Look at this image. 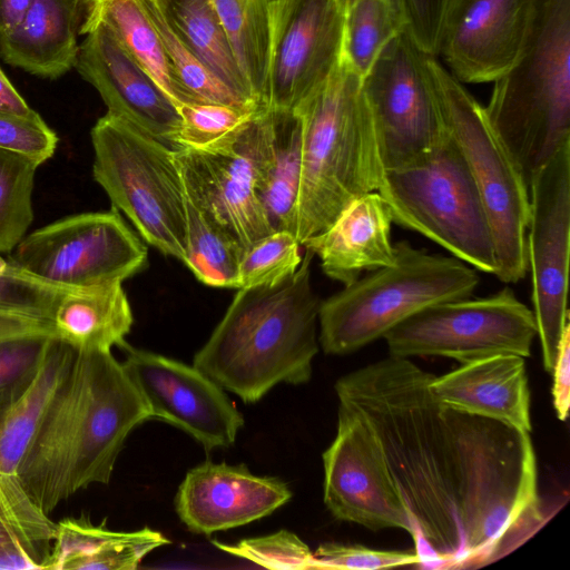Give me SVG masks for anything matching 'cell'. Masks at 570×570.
Here are the masks:
<instances>
[{
  "instance_id": "1",
  "label": "cell",
  "mask_w": 570,
  "mask_h": 570,
  "mask_svg": "<svg viewBox=\"0 0 570 570\" xmlns=\"http://www.w3.org/2000/svg\"><path fill=\"white\" fill-rule=\"evenodd\" d=\"M432 377L410 358L390 355L341 376L334 387L377 442L412 518L421 566L463 568L459 412L432 395Z\"/></svg>"
},
{
  "instance_id": "2",
  "label": "cell",
  "mask_w": 570,
  "mask_h": 570,
  "mask_svg": "<svg viewBox=\"0 0 570 570\" xmlns=\"http://www.w3.org/2000/svg\"><path fill=\"white\" fill-rule=\"evenodd\" d=\"M150 419L111 351H76L18 469L26 491L49 514L79 490L109 483L129 433Z\"/></svg>"
},
{
  "instance_id": "3",
  "label": "cell",
  "mask_w": 570,
  "mask_h": 570,
  "mask_svg": "<svg viewBox=\"0 0 570 570\" xmlns=\"http://www.w3.org/2000/svg\"><path fill=\"white\" fill-rule=\"evenodd\" d=\"M313 256L306 248L295 273L276 285L238 288L193 365L245 403L279 383H307L320 345Z\"/></svg>"
},
{
  "instance_id": "4",
  "label": "cell",
  "mask_w": 570,
  "mask_h": 570,
  "mask_svg": "<svg viewBox=\"0 0 570 570\" xmlns=\"http://www.w3.org/2000/svg\"><path fill=\"white\" fill-rule=\"evenodd\" d=\"M293 111L302 127L296 227L302 245L354 199L376 191L384 169L362 77L343 59Z\"/></svg>"
},
{
  "instance_id": "5",
  "label": "cell",
  "mask_w": 570,
  "mask_h": 570,
  "mask_svg": "<svg viewBox=\"0 0 570 570\" xmlns=\"http://www.w3.org/2000/svg\"><path fill=\"white\" fill-rule=\"evenodd\" d=\"M484 111L529 186L570 139V0H538L525 47Z\"/></svg>"
},
{
  "instance_id": "6",
  "label": "cell",
  "mask_w": 570,
  "mask_h": 570,
  "mask_svg": "<svg viewBox=\"0 0 570 570\" xmlns=\"http://www.w3.org/2000/svg\"><path fill=\"white\" fill-rule=\"evenodd\" d=\"M394 248L391 265L321 302L318 343L324 353H353L426 307L470 297L479 285L476 271L454 256L430 254L407 242Z\"/></svg>"
},
{
  "instance_id": "7",
  "label": "cell",
  "mask_w": 570,
  "mask_h": 570,
  "mask_svg": "<svg viewBox=\"0 0 570 570\" xmlns=\"http://www.w3.org/2000/svg\"><path fill=\"white\" fill-rule=\"evenodd\" d=\"M376 191L393 223L420 233L475 269L495 274L484 206L461 150L445 129L415 161L384 170Z\"/></svg>"
},
{
  "instance_id": "8",
  "label": "cell",
  "mask_w": 570,
  "mask_h": 570,
  "mask_svg": "<svg viewBox=\"0 0 570 570\" xmlns=\"http://www.w3.org/2000/svg\"><path fill=\"white\" fill-rule=\"evenodd\" d=\"M92 175L140 236L184 262L186 195L175 149L107 112L90 130Z\"/></svg>"
},
{
  "instance_id": "9",
  "label": "cell",
  "mask_w": 570,
  "mask_h": 570,
  "mask_svg": "<svg viewBox=\"0 0 570 570\" xmlns=\"http://www.w3.org/2000/svg\"><path fill=\"white\" fill-rule=\"evenodd\" d=\"M428 69L443 127L461 150L488 216L497 259L494 275L503 283H518L528 273L529 186L484 107L436 57L429 56Z\"/></svg>"
},
{
  "instance_id": "10",
  "label": "cell",
  "mask_w": 570,
  "mask_h": 570,
  "mask_svg": "<svg viewBox=\"0 0 570 570\" xmlns=\"http://www.w3.org/2000/svg\"><path fill=\"white\" fill-rule=\"evenodd\" d=\"M534 337L532 309L504 287L487 297L426 307L383 338L392 356H442L464 364L500 354L528 357Z\"/></svg>"
},
{
  "instance_id": "11",
  "label": "cell",
  "mask_w": 570,
  "mask_h": 570,
  "mask_svg": "<svg viewBox=\"0 0 570 570\" xmlns=\"http://www.w3.org/2000/svg\"><path fill=\"white\" fill-rule=\"evenodd\" d=\"M146 259V246L114 208L70 215L42 226L27 234L8 261L49 283L79 288L124 282Z\"/></svg>"
},
{
  "instance_id": "12",
  "label": "cell",
  "mask_w": 570,
  "mask_h": 570,
  "mask_svg": "<svg viewBox=\"0 0 570 570\" xmlns=\"http://www.w3.org/2000/svg\"><path fill=\"white\" fill-rule=\"evenodd\" d=\"M429 56L405 28L362 78L384 170L415 161L444 130L428 69Z\"/></svg>"
},
{
  "instance_id": "13",
  "label": "cell",
  "mask_w": 570,
  "mask_h": 570,
  "mask_svg": "<svg viewBox=\"0 0 570 570\" xmlns=\"http://www.w3.org/2000/svg\"><path fill=\"white\" fill-rule=\"evenodd\" d=\"M527 229L531 301L542 364L552 372L564 328L570 248V139L535 173L529 185Z\"/></svg>"
},
{
  "instance_id": "14",
  "label": "cell",
  "mask_w": 570,
  "mask_h": 570,
  "mask_svg": "<svg viewBox=\"0 0 570 570\" xmlns=\"http://www.w3.org/2000/svg\"><path fill=\"white\" fill-rule=\"evenodd\" d=\"M267 108L218 141L200 148H175L187 197L213 224L243 248L273 233L255 195L258 148Z\"/></svg>"
},
{
  "instance_id": "15",
  "label": "cell",
  "mask_w": 570,
  "mask_h": 570,
  "mask_svg": "<svg viewBox=\"0 0 570 570\" xmlns=\"http://www.w3.org/2000/svg\"><path fill=\"white\" fill-rule=\"evenodd\" d=\"M323 500L331 514L372 531L414 535L412 518L364 420L338 403L336 435L323 452Z\"/></svg>"
},
{
  "instance_id": "16",
  "label": "cell",
  "mask_w": 570,
  "mask_h": 570,
  "mask_svg": "<svg viewBox=\"0 0 570 570\" xmlns=\"http://www.w3.org/2000/svg\"><path fill=\"white\" fill-rule=\"evenodd\" d=\"M149 407L151 419L185 431L205 450L230 446L243 414L214 380L194 365L127 347L122 362Z\"/></svg>"
},
{
  "instance_id": "17",
  "label": "cell",
  "mask_w": 570,
  "mask_h": 570,
  "mask_svg": "<svg viewBox=\"0 0 570 570\" xmlns=\"http://www.w3.org/2000/svg\"><path fill=\"white\" fill-rule=\"evenodd\" d=\"M538 0H449L436 55L460 82L495 81L520 58Z\"/></svg>"
},
{
  "instance_id": "18",
  "label": "cell",
  "mask_w": 570,
  "mask_h": 570,
  "mask_svg": "<svg viewBox=\"0 0 570 570\" xmlns=\"http://www.w3.org/2000/svg\"><path fill=\"white\" fill-rule=\"evenodd\" d=\"M344 13L335 0H295L272 45L268 104L294 110L342 59Z\"/></svg>"
},
{
  "instance_id": "19",
  "label": "cell",
  "mask_w": 570,
  "mask_h": 570,
  "mask_svg": "<svg viewBox=\"0 0 570 570\" xmlns=\"http://www.w3.org/2000/svg\"><path fill=\"white\" fill-rule=\"evenodd\" d=\"M75 68L112 114L175 149L180 116L169 96L102 23L79 29Z\"/></svg>"
},
{
  "instance_id": "20",
  "label": "cell",
  "mask_w": 570,
  "mask_h": 570,
  "mask_svg": "<svg viewBox=\"0 0 570 570\" xmlns=\"http://www.w3.org/2000/svg\"><path fill=\"white\" fill-rule=\"evenodd\" d=\"M291 498L281 479L255 475L244 464L207 461L186 473L175 509L189 531L209 535L267 517Z\"/></svg>"
},
{
  "instance_id": "21",
  "label": "cell",
  "mask_w": 570,
  "mask_h": 570,
  "mask_svg": "<svg viewBox=\"0 0 570 570\" xmlns=\"http://www.w3.org/2000/svg\"><path fill=\"white\" fill-rule=\"evenodd\" d=\"M429 387L445 406L524 432L532 430L525 357L500 354L464 363L441 376L433 375Z\"/></svg>"
},
{
  "instance_id": "22",
  "label": "cell",
  "mask_w": 570,
  "mask_h": 570,
  "mask_svg": "<svg viewBox=\"0 0 570 570\" xmlns=\"http://www.w3.org/2000/svg\"><path fill=\"white\" fill-rule=\"evenodd\" d=\"M392 217L379 191L350 203L336 219L302 245L321 259L323 272L344 286L362 272L389 266L395 259L390 239Z\"/></svg>"
},
{
  "instance_id": "23",
  "label": "cell",
  "mask_w": 570,
  "mask_h": 570,
  "mask_svg": "<svg viewBox=\"0 0 570 570\" xmlns=\"http://www.w3.org/2000/svg\"><path fill=\"white\" fill-rule=\"evenodd\" d=\"M80 0H33L11 29L0 32V57L41 78L57 79L75 68L81 26Z\"/></svg>"
},
{
  "instance_id": "24",
  "label": "cell",
  "mask_w": 570,
  "mask_h": 570,
  "mask_svg": "<svg viewBox=\"0 0 570 570\" xmlns=\"http://www.w3.org/2000/svg\"><path fill=\"white\" fill-rule=\"evenodd\" d=\"M302 127L292 110L267 109L258 148L254 190L273 232L296 235Z\"/></svg>"
},
{
  "instance_id": "25",
  "label": "cell",
  "mask_w": 570,
  "mask_h": 570,
  "mask_svg": "<svg viewBox=\"0 0 570 570\" xmlns=\"http://www.w3.org/2000/svg\"><path fill=\"white\" fill-rule=\"evenodd\" d=\"M134 323L122 282L70 288L57 304L51 324L55 337L75 351H111L126 346Z\"/></svg>"
},
{
  "instance_id": "26",
  "label": "cell",
  "mask_w": 570,
  "mask_h": 570,
  "mask_svg": "<svg viewBox=\"0 0 570 570\" xmlns=\"http://www.w3.org/2000/svg\"><path fill=\"white\" fill-rule=\"evenodd\" d=\"M169 27L206 70L245 107L266 108L242 73L212 0H155Z\"/></svg>"
},
{
  "instance_id": "27",
  "label": "cell",
  "mask_w": 570,
  "mask_h": 570,
  "mask_svg": "<svg viewBox=\"0 0 570 570\" xmlns=\"http://www.w3.org/2000/svg\"><path fill=\"white\" fill-rule=\"evenodd\" d=\"M81 28L105 24L121 47L154 78L175 106L196 102L178 79L160 37L139 0H89Z\"/></svg>"
},
{
  "instance_id": "28",
  "label": "cell",
  "mask_w": 570,
  "mask_h": 570,
  "mask_svg": "<svg viewBox=\"0 0 570 570\" xmlns=\"http://www.w3.org/2000/svg\"><path fill=\"white\" fill-rule=\"evenodd\" d=\"M76 351L53 337L29 387L0 400V473H18L41 416L67 375Z\"/></svg>"
},
{
  "instance_id": "29",
  "label": "cell",
  "mask_w": 570,
  "mask_h": 570,
  "mask_svg": "<svg viewBox=\"0 0 570 570\" xmlns=\"http://www.w3.org/2000/svg\"><path fill=\"white\" fill-rule=\"evenodd\" d=\"M56 529L18 473H0V570L48 569Z\"/></svg>"
},
{
  "instance_id": "30",
  "label": "cell",
  "mask_w": 570,
  "mask_h": 570,
  "mask_svg": "<svg viewBox=\"0 0 570 570\" xmlns=\"http://www.w3.org/2000/svg\"><path fill=\"white\" fill-rule=\"evenodd\" d=\"M238 67L261 105L268 104L272 26L267 10L255 0H212Z\"/></svg>"
},
{
  "instance_id": "31",
  "label": "cell",
  "mask_w": 570,
  "mask_h": 570,
  "mask_svg": "<svg viewBox=\"0 0 570 570\" xmlns=\"http://www.w3.org/2000/svg\"><path fill=\"white\" fill-rule=\"evenodd\" d=\"M405 28L402 0H357L344 12L342 59L363 78L384 47Z\"/></svg>"
},
{
  "instance_id": "32",
  "label": "cell",
  "mask_w": 570,
  "mask_h": 570,
  "mask_svg": "<svg viewBox=\"0 0 570 570\" xmlns=\"http://www.w3.org/2000/svg\"><path fill=\"white\" fill-rule=\"evenodd\" d=\"M186 238L183 263L199 282L214 287L237 288L238 267L245 248L207 219L187 195Z\"/></svg>"
},
{
  "instance_id": "33",
  "label": "cell",
  "mask_w": 570,
  "mask_h": 570,
  "mask_svg": "<svg viewBox=\"0 0 570 570\" xmlns=\"http://www.w3.org/2000/svg\"><path fill=\"white\" fill-rule=\"evenodd\" d=\"M39 165L0 149V253L10 254L33 220L32 190Z\"/></svg>"
},
{
  "instance_id": "34",
  "label": "cell",
  "mask_w": 570,
  "mask_h": 570,
  "mask_svg": "<svg viewBox=\"0 0 570 570\" xmlns=\"http://www.w3.org/2000/svg\"><path fill=\"white\" fill-rule=\"evenodd\" d=\"M139 1L159 35L166 55L178 79L196 102L223 104L244 110L256 111L245 107L224 85L206 70L169 27L155 0Z\"/></svg>"
},
{
  "instance_id": "35",
  "label": "cell",
  "mask_w": 570,
  "mask_h": 570,
  "mask_svg": "<svg viewBox=\"0 0 570 570\" xmlns=\"http://www.w3.org/2000/svg\"><path fill=\"white\" fill-rule=\"evenodd\" d=\"M299 242L287 230L273 232L245 249L238 267V288L273 286L295 273L302 262Z\"/></svg>"
},
{
  "instance_id": "36",
  "label": "cell",
  "mask_w": 570,
  "mask_h": 570,
  "mask_svg": "<svg viewBox=\"0 0 570 570\" xmlns=\"http://www.w3.org/2000/svg\"><path fill=\"white\" fill-rule=\"evenodd\" d=\"M69 289L9 263L0 275V314L51 323L57 304Z\"/></svg>"
},
{
  "instance_id": "37",
  "label": "cell",
  "mask_w": 570,
  "mask_h": 570,
  "mask_svg": "<svg viewBox=\"0 0 570 570\" xmlns=\"http://www.w3.org/2000/svg\"><path fill=\"white\" fill-rule=\"evenodd\" d=\"M213 544L230 556L248 560L266 569H316L314 552L297 534L288 530L243 539L236 543L214 540Z\"/></svg>"
},
{
  "instance_id": "38",
  "label": "cell",
  "mask_w": 570,
  "mask_h": 570,
  "mask_svg": "<svg viewBox=\"0 0 570 570\" xmlns=\"http://www.w3.org/2000/svg\"><path fill=\"white\" fill-rule=\"evenodd\" d=\"M176 108L181 124L175 148L212 145L242 127L261 110H244L215 102L181 104Z\"/></svg>"
},
{
  "instance_id": "39",
  "label": "cell",
  "mask_w": 570,
  "mask_h": 570,
  "mask_svg": "<svg viewBox=\"0 0 570 570\" xmlns=\"http://www.w3.org/2000/svg\"><path fill=\"white\" fill-rule=\"evenodd\" d=\"M52 335H28L0 341V400L22 394L36 377Z\"/></svg>"
},
{
  "instance_id": "40",
  "label": "cell",
  "mask_w": 570,
  "mask_h": 570,
  "mask_svg": "<svg viewBox=\"0 0 570 570\" xmlns=\"http://www.w3.org/2000/svg\"><path fill=\"white\" fill-rule=\"evenodd\" d=\"M313 552L317 570H376L402 566H421L422 562L416 551L377 550L361 544L340 542L321 543Z\"/></svg>"
},
{
  "instance_id": "41",
  "label": "cell",
  "mask_w": 570,
  "mask_h": 570,
  "mask_svg": "<svg viewBox=\"0 0 570 570\" xmlns=\"http://www.w3.org/2000/svg\"><path fill=\"white\" fill-rule=\"evenodd\" d=\"M58 136L40 115L0 114V149L22 155L39 166L57 149Z\"/></svg>"
},
{
  "instance_id": "42",
  "label": "cell",
  "mask_w": 570,
  "mask_h": 570,
  "mask_svg": "<svg viewBox=\"0 0 570 570\" xmlns=\"http://www.w3.org/2000/svg\"><path fill=\"white\" fill-rule=\"evenodd\" d=\"M407 29L419 47L436 57L443 13L449 0H402Z\"/></svg>"
},
{
  "instance_id": "43",
  "label": "cell",
  "mask_w": 570,
  "mask_h": 570,
  "mask_svg": "<svg viewBox=\"0 0 570 570\" xmlns=\"http://www.w3.org/2000/svg\"><path fill=\"white\" fill-rule=\"evenodd\" d=\"M552 400L556 414L566 421L570 404V323L564 328L554 366L552 368Z\"/></svg>"
},
{
  "instance_id": "44",
  "label": "cell",
  "mask_w": 570,
  "mask_h": 570,
  "mask_svg": "<svg viewBox=\"0 0 570 570\" xmlns=\"http://www.w3.org/2000/svg\"><path fill=\"white\" fill-rule=\"evenodd\" d=\"M28 335H52V324L19 316L0 314V341Z\"/></svg>"
},
{
  "instance_id": "45",
  "label": "cell",
  "mask_w": 570,
  "mask_h": 570,
  "mask_svg": "<svg viewBox=\"0 0 570 570\" xmlns=\"http://www.w3.org/2000/svg\"><path fill=\"white\" fill-rule=\"evenodd\" d=\"M0 114L33 117L35 111L13 87L0 68Z\"/></svg>"
},
{
  "instance_id": "46",
  "label": "cell",
  "mask_w": 570,
  "mask_h": 570,
  "mask_svg": "<svg viewBox=\"0 0 570 570\" xmlns=\"http://www.w3.org/2000/svg\"><path fill=\"white\" fill-rule=\"evenodd\" d=\"M32 2L33 0H0V32L19 23Z\"/></svg>"
},
{
  "instance_id": "47",
  "label": "cell",
  "mask_w": 570,
  "mask_h": 570,
  "mask_svg": "<svg viewBox=\"0 0 570 570\" xmlns=\"http://www.w3.org/2000/svg\"><path fill=\"white\" fill-rule=\"evenodd\" d=\"M267 7L272 26V45L295 0H262Z\"/></svg>"
},
{
  "instance_id": "48",
  "label": "cell",
  "mask_w": 570,
  "mask_h": 570,
  "mask_svg": "<svg viewBox=\"0 0 570 570\" xmlns=\"http://www.w3.org/2000/svg\"><path fill=\"white\" fill-rule=\"evenodd\" d=\"M343 13L357 0H335Z\"/></svg>"
},
{
  "instance_id": "49",
  "label": "cell",
  "mask_w": 570,
  "mask_h": 570,
  "mask_svg": "<svg viewBox=\"0 0 570 570\" xmlns=\"http://www.w3.org/2000/svg\"><path fill=\"white\" fill-rule=\"evenodd\" d=\"M9 267V261L4 259L1 255H0V275H2Z\"/></svg>"
},
{
  "instance_id": "50",
  "label": "cell",
  "mask_w": 570,
  "mask_h": 570,
  "mask_svg": "<svg viewBox=\"0 0 570 570\" xmlns=\"http://www.w3.org/2000/svg\"><path fill=\"white\" fill-rule=\"evenodd\" d=\"M83 4L87 3L89 0H80Z\"/></svg>"
}]
</instances>
